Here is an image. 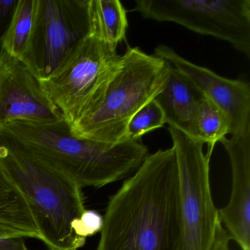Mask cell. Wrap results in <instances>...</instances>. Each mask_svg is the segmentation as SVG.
Wrapping results in <instances>:
<instances>
[{
	"instance_id": "1",
	"label": "cell",
	"mask_w": 250,
	"mask_h": 250,
	"mask_svg": "<svg viewBox=\"0 0 250 250\" xmlns=\"http://www.w3.org/2000/svg\"><path fill=\"white\" fill-rule=\"evenodd\" d=\"M96 250H180L179 178L173 147L149 154L109 197Z\"/></svg>"
},
{
	"instance_id": "2",
	"label": "cell",
	"mask_w": 250,
	"mask_h": 250,
	"mask_svg": "<svg viewBox=\"0 0 250 250\" xmlns=\"http://www.w3.org/2000/svg\"><path fill=\"white\" fill-rule=\"evenodd\" d=\"M0 165L27 201L41 240L49 250H78L86 239L71 223L86 210L83 188L62 169L0 126Z\"/></svg>"
},
{
	"instance_id": "3",
	"label": "cell",
	"mask_w": 250,
	"mask_h": 250,
	"mask_svg": "<svg viewBox=\"0 0 250 250\" xmlns=\"http://www.w3.org/2000/svg\"><path fill=\"white\" fill-rule=\"evenodd\" d=\"M3 126L83 188H101L127 179L150 154L140 140L111 145L80 138L65 120L43 124L16 121Z\"/></svg>"
},
{
	"instance_id": "4",
	"label": "cell",
	"mask_w": 250,
	"mask_h": 250,
	"mask_svg": "<svg viewBox=\"0 0 250 250\" xmlns=\"http://www.w3.org/2000/svg\"><path fill=\"white\" fill-rule=\"evenodd\" d=\"M170 64L130 47L121 55L92 110L71 125L80 138L106 144L126 140V128L133 115L162 90L169 77Z\"/></svg>"
},
{
	"instance_id": "5",
	"label": "cell",
	"mask_w": 250,
	"mask_h": 250,
	"mask_svg": "<svg viewBox=\"0 0 250 250\" xmlns=\"http://www.w3.org/2000/svg\"><path fill=\"white\" fill-rule=\"evenodd\" d=\"M179 178L182 239L180 250H210L219 209L212 197L210 161L213 149L203 153V143L169 127Z\"/></svg>"
},
{
	"instance_id": "6",
	"label": "cell",
	"mask_w": 250,
	"mask_h": 250,
	"mask_svg": "<svg viewBox=\"0 0 250 250\" xmlns=\"http://www.w3.org/2000/svg\"><path fill=\"white\" fill-rule=\"evenodd\" d=\"M121 55L97 38L83 40L42 85L70 125L93 109Z\"/></svg>"
},
{
	"instance_id": "7",
	"label": "cell",
	"mask_w": 250,
	"mask_h": 250,
	"mask_svg": "<svg viewBox=\"0 0 250 250\" xmlns=\"http://www.w3.org/2000/svg\"><path fill=\"white\" fill-rule=\"evenodd\" d=\"M90 34L89 0H36L31 36L20 59L46 80Z\"/></svg>"
},
{
	"instance_id": "8",
	"label": "cell",
	"mask_w": 250,
	"mask_h": 250,
	"mask_svg": "<svg viewBox=\"0 0 250 250\" xmlns=\"http://www.w3.org/2000/svg\"><path fill=\"white\" fill-rule=\"evenodd\" d=\"M131 11L225 41L250 59V0H134Z\"/></svg>"
},
{
	"instance_id": "9",
	"label": "cell",
	"mask_w": 250,
	"mask_h": 250,
	"mask_svg": "<svg viewBox=\"0 0 250 250\" xmlns=\"http://www.w3.org/2000/svg\"><path fill=\"white\" fill-rule=\"evenodd\" d=\"M64 120L39 80L21 60L0 52V126L16 121L50 124Z\"/></svg>"
},
{
	"instance_id": "10",
	"label": "cell",
	"mask_w": 250,
	"mask_h": 250,
	"mask_svg": "<svg viewBox=\"0 0 250 250\" xmlns=\"http://www.w3.org/2000/svg\"><path fill=\"white\" fill-rule=\"evenodd\" d=\"M154 55L163 58L189 79L206 98L224 111L230 123L231 136L250 128V84L243 80H229L211 70L180 56L173 49L160 44Z\"/></svg>"
},
{
	"instance_id": "11",
	"label": "cell",
	"mask_w": 250,
	"mask_h": 250,
	"mask_svg": "<svg viewBox=\"0 0 250 250\" xmlns=\"http://www.w3.org/2000/svg\"><path fill=\"white\" fill-rule=\"evenodd\" d=\"M232 169V190L228 204L219 209L221 223L241 250H250V128L221 142Z\"/></svg>"
},
{
	"instance_id": "12",
	"label": "cell",
	"mask_w": 250,
	"mask_h": 250,
	"mask_svg": "<svg viewBox=\"0 0 250 250\" xmlns=\"http://www.w3.org/2000/svg\"><path fill=\"white\" fill-rule=\"evenodd\" d=\"M204 95L184 74L170 65L169 77L153 100L163 111L166 124L198 140L196 116Z\"/></svg>"
},
{
	"instance_id": "13",
	"label": "cell",
	"mask_w": 250,
	"mask_h": 250,
	"mask_svg": "<svg viewBox=\"0 0 250 250\" xmlns=\"http://www.w3.org/2000/svg\"><path fill=\"white\" fill-rule=\"evenodd\" d=\"M0 234L41 240L22 194L0 165Z\"/></svg>"
},
{
	"instance_id": "14",
	"label": "cell",
	"mask_w": 250,
	"mask_h": 250,
	"mask_svg": "<svg viewBox=\"0 0 250 250\" xmlns=\"http://www.w3.org/2000/svg\"><path fill=\"white\" fill-rule=\"evenodd\" d=\"M91 34L117 49L125 41L128 30L127 12L119 0H89Z\"/></svg>"
},
{
	"instance_id": "15",
	"label": "cell",
	"mask_w": 250,
	"mask_h": 250,
	"mask_svg": "<svg viewBox=\"0 0 250 250\" xmlns=\"http://www.w3.org/2000/svg\"><path fill=\"white\" fill-rule=\"evenodd\" d=\"M36 0H19L12 21L2 41V50L20 59L30 40Z\"/></svg>"
},
{
	"instance_id": "16",
	"label": "cell",
	"mask_w": 250,
	"mask_h": 250,
	"mask_svg": "<svg viewBox=\"0 0 250 250\" xmlns=\"http://www.w3.org/2000/svg\"><path fill=\"white\" fill-rule=\"evenodd\" d=\"M199 141L214 149L230 133V123L228 115L204 96L200 102L196 116Z\"/></svg>"
},
{
	"instance_id": "17",
	"label": "cell",
	"mask_w": 250,
	"mask_h": 250,
	"mask_svg": "<svg viewBox=\"0 0 250 250\" xmlns=\"http://www.w3.org/2000/svg\"><path fill=\"white\" fill-rule=\"evenodd\" d=\"M165 124L163 111L153 99L133 115L127 125L126 139L140 140L146 133L162 128Z\"/></svg>"
},
{
	"instance_id": "18",
	"label": "cell",
	"mask_w": 250,
	"mask_h": 250,
	"mask_svg": "<svg viewBox=\"0 0 250 250\" xmlns=\"http://www.w3.org/2000/svg\"><path fill=\"white\" fill-rule=\"evenodd\" d=\"M104 217L100 213L93 210H85L80 217L71 223V229L77 236L83 239L96 235L102 230Z\"/></svg>"
},
{
	"instance_id": "19",
	"label": "cell",
	"mask_w": 250,
	"mask_h": 250,
	"mask_svg": "<svg viewBox=\"0 0 250 250\" xmlns=\"http://www.w3.org/2000/svg\"><path fill=\"white\" fill-rule=\"evenodd\" d=\"M18 2L19 0H0V52Z\"/></svg>"
},
{
	"instance_id": "20",
	"label": "cell",
	"mask_w": 250,
	"mask_h": 250,
	"mask_svg": "<svg viewBox=\"0 0 250 250\" xmlns=\"http://www.w3.org/2000/svg\"><path fill=\"white\" fill-rule=\"evenodd\" d=\"M230 237L228 235L226 229L222 223L219 222L216 228L214 241L210 250H229V241Z\"/></svg>"
},
{
	"instance_id": "21",
	"label": "cell",
	"mask_w": 250,
	"mask_h": 250,
	"mask_svg": "<svg viewBox=\"0 0 250 250\" xmlns=\"http://www.w3.org/2000/svg\"><path fill=\"white\" fill-rule=\"evenodd\" d=\"M0 250H30L20 237H8L0 234Z\"/></svg>"
}]
</instances>
